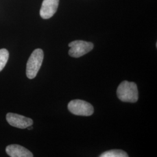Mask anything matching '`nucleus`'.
<instances>
[{
  "instance_id": "7",
  "label": "nucleus",
  "mask_w": 157,
  "mask_h": 157,
  "mask_svg": "<svg viewBox=\"0 0 157 157\" xmlns=\"http://www.w3.org/2000/svg\"><path fill=\"white\" fill-rule=\"evenodd\" d=\"M6 152L11 157H33V154L27 148L18 144H11L6 147Z\"/></svg>"
},
{
  "instance_id": "6",
  "label": "nucleus",
  "mask_w": 157,
  "mask_h": 157,
  "mask_svg": "<svg viewBox=\"0 0 157 157\" xmlns=\"http://www.w3.org/2000/svg\"><path fill=\"white\" fill-rule=\"evenodd\" d=\"M59 0H44L40 11V15L43 19H48L56 12L58 7Z\"/></svg>"
},
{
  "instance_id": "9",
  "label": "nucleus",
  "mask_w": 157,
  "mask_h": 157,
  "mask_svg": "<svg viewBox=\"0 0 157 157\" xmlns=\"http://www.w3.org/2000/svg\"><path fill=\"white\" fill-rule=\"evenodd\" d=\"M9 58V52L6 49L0 50V72L6 67Z\"/></svg>"
},
{
  "instance_id": "8",
  "label": "nucleus",
  "mask_w": 157,
  "mask_h": 157,
  "mask_svg": "<svg viewBox=\"0 0 157 157\" xmlns=\"http://www.w3.org/2000/svg\"><path fill=\"white\" fill-rule=\"evenodd\" d=\"M100 157H128L125 151L121 150H112L104 152L100 155Z\"/></svg>"
},
{
  "instance_id": "5",
  "label": "nucleus",
  "mask_w": 157,
  "mask_h": 157,
  "mask_svg": "<svg viewBox=\"0 0 157 157\" xmlns=\"http://www.w3.org/2000/svg\"><path fill=\"white\" fill-rule=\"evenodd\" d=\"M6 119L8 123L12 126L19 129L27 128L33 124V121L32 119L11 112L6 114Z\"/></svg>"
},
{
  "instance_id": "1",
  "label": "nucleus",
  "mask_w": 157,
  "mask_h": 157,
  "mask_svg": "<svg viewBox=\"0 0 157 157\" xmlns=\"http://www.w3.org/2000/svg\"><path fill=\"white\" fill-rule=\"evenodd\" d=\"M117 96L121 101L125 102L135 103L139 98L137 86L134 82L124 81L119 85Z\"/></svg>"
},
{
  "instance_id": "2",
  "label": "nucleus",
  "mask_w": 157,
  "mask_h": 157,
  "mask_svg": "<svg viewBox=\"0 0 157 157\" xmlns=\"http://www.w3.org/2000/svg\"><path fill=\"white\" fill-rule=\"evenodd\" d=\"M44 59V52L37 48L33 51L29 57L26 65V76L29 79L34 78L39 71Z\"/></svg>"
},
{
  "instance_id": "4",
  "label": "nucleus",
  "mask_w": 157,
  "mask_h": 157,
  "mask_svg": "<svg viewBox=\"0 0 157 157\" xmlns=\"http://www.w3.org/2000/svg\"><path fill=\"white\" fill-rule=\"evenodd\" d=\"M69 47H70L69 55L73 58H79L92 50L94 48V45L90 42L76 40L70 43Z\"/></svg>"
},
{
  "instance_id": "10",
  "label": "nucleus",
  "mask_w": 157,
  "mask_h": 157,
  "mask_svg": "<svg viewBox=\"0 0 157 157\" xmlns=\"http://www.w3.org/2000/svg\"><path fill=\"white\" fill-rule=\"evenodd\" d=\"M28 130H32V129H33V127H32V125H31V126H28Z\"/></svg>"
},
{
  "instance_id": "3",
  "label": "nucleus",
  "mask_w": 157,
  "mask_h": 157,
  "mask_svg": "<svg viewBox=\"0 0 157 157\" xmlns=\"http://www.w3.org/2000/svg\"><path fill=\"white\" fill-rule=\"evenodd\" d=\"M67 108L72 113L78 116L89 117L94 112V108L91 104L81 100L70 101L67 105Z\"/></svg>"
}]
</instances>
